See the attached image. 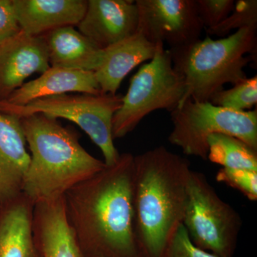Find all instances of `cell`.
<instances>
[{"label": "cell", "mask_w": 257, "mask_h": 257, "mask_svg": "<svg viewBox=\"0 0 257 257\" xmlns=\"http://www.w3.org/2000/svg\"><path fill=\"white\" fill-rule=\"evenodd\" d=\"M135 156L120 154L64 195L66 216L83 257H142L134 229Z\"/></svg>", "instance_id": "cell-1"}, {"label": "cell", "mask_w": 257, "mask_h": 257, "mask_svg": "<svg viewBox=\"0 0 257 257\" xmlns=\"http://www.w3.org/2000/svg\"><path fill=\"white\" fill-rule=\"evenodd\" d=\"M190 162L157 147L135 157L134 229L142 257H168L188 199Z\"/></svg>", "instance_id": "cell-2"}, {"label": "cell", "mask_w": 257, "mask_h": 257, "mask_svg": "<svg viewBox=\"0 0 257 257\" xmlns=\"http://www.w3.org/2000/svg\"><path fill=\"white\" fill-rule=\"evenodd\" d=\"M31 155L23 192L36 204L64 197L106 167L79 143L80 135L44 114L21 118Z\"/></svg>", "instance_id": "cell-3"}, {"label": "cell", "mask_w": 257, "mask_h": 257, "mask_svg": "<svg viewBox=\"0 0 257 257\" xmlns=\"http://www.w3.org/2000/svg\"><path fill=\"white\" fill-rule=\"evenodd\" d=\"M256 29H240L219 40L207 36L177 48L169 49L176 72L183 79L187 99L210 101L224 84H238L247 78L244 69L256 51Z\"/></svg>", "instance_id": "cell-4"}, {"label": "cell", "mask_w": 257, "mask_h": 257, "mask_svg": "<svg viewBox=\"0 0 257 257\" xmlns=\"http://www.w3.org/2000/svg\"><path fill=\"white\" fill-rule=\"evenodd\" d=\"M123 96L109 94L66 93L37 99L26 105L12 106L0 101V112L21 118L35 114L63 118L82 128L100 149L106 166L116 163L120 154L114 144L112 120Z\"/></svg>", "instance_id": "cell-5"}, {"label": "cell", "mask_w": 257, "mask_h": 257, "mask_svg": "<svg viewBox=\"0 0 257 257\" xmlns=\"http://www.w3.org/2000/svg\"><path fill=\"white\" fill-rule=\"evenodd\" d=\"M157 44L155 57L143 64L130 79L127 92L112 120L113 139L132 133L144 118L153 111H172L183 99V79L173 67L169 50Z\"/></svg>", "instance_id": "cell-6"}, {"label": "cell", "mask_w": 257, "mask_h": 257, "mask_svg": "<svg viewBox=\"0 0 257 257\" xmlns=\"http://www.w3.org/2000/svg\"><path fill=\"white\" fill-rule=\"evenodd\" d=\"M172 132L169 143L187 156L207 160L208 138L224 134L239 139L257 151V111H234L210 101L187 99L171 111Z\"/></svg>", "instance_id": "cell-7"}, {"label": "cell", "mask_w": 257, "mask_h": 257, "mask_svg": "<svg viewBox=\"0 0 257 257\" xmlns=\"http://www.w3.org/2000/svg\"><path fill=\"white\" fill-rule=\"evenodd\" d=\"M183 225L198 248L219 257L234 256L241 216L219 197L202 172L191 171Z\"/></svg>", "instance_id": "cell-8"}, {"label": "cell", "mask_w": 257, "mask_h": 257, "mask_svg": "<svg viewBox=\"0 0 257 257\" xmlns=\"http://www.w3.org/2000/svg\"><path fill=\"white\" fill-rule=\"evenodd\" d=\"M138 32L149 42L177 48L199 40L203 27L195 0H136Z\"/></svg>", "instance_id": "cell-9"}, {"label": "cell", "mask_w": 257, "mask_h": 257, "mask_svg": "<svg viewBox=\"0 0 257 257\" xmlns=\"http://www.w3.org/2000/svg\"><path fill=\"white\" fill-rule=\"evenodd\" d=\"M44 36L33 37L22 31L0 43V101L24 84L35 73L50 68Z\"/></svg>", "instance_id": "cell-10"}, {"label": "cell", "mask_w": 257, "mask_h": 257, "mask_svg": "<svg viewBox=\"0 0 257 257\" xmlns=\"http://www.w3.org/2000/svg\"><path fill=\"white\" fill-rule=\"evenodd\" d=\"M78 31L101 49L138 32V11L133 0H87Z\"/></svg>", "instance_id": "cell-11"}, {"label": "cell", "mask_w": 257, "mask_h": 257, "mask_svg": "<svg viewBox=\"0 0 257 257\" xmlns=\"http://www.w3.org/2000/svg\"><path fill=\"white\" fill-rule=\"evenodd\" d=\"M30 162L21 119L0 112V204L23 192Z\"/></svg>", "instance_id": "cell-12"}, {"label": "cell", "mask_w": 257, "mask_h": 257, "mask_svg": "<svg viewBox=\"0 0 257 257\" xmlns=\"http://www.w3.org/2000/svg\"><path fill=\"white\" fill-rule=\"evenodd\" d=\"M22 31L43 36L57 29L77 26L87 11V0H13Z\"/></svg>", "instance_id": "cell-13"}, {"label": "cell", "mask_w": 257, "mask_h": 257, "mask_svg": "<svg viewBox=\"0 0 257 257\" xmlns=\"http://www.w3.org/2000/svg\"><path fill=\"white\" fill-rule=\"evenodd\" d=\"M34 236L41 257H83L67 221L64 197L37 203Z\"/></svg>", "instance_id": "cell-14"}, {"label": "cell", "mask_w": 257, "mask_h": 257, "mask_svg": "<svg viewBox=\"0 0 257 257\" xmlns=\"http://www.w3.org/2000/svg\"><path fill=\"white\" fill-rule=\"evenodd\" d=\"M157 50V45L138 32L103 49L102 61L94 72L101 92L116 95L127 74L145 61L152 60Z\"/></svg>", "instance_id": "cell-15"}, {"label": "cell", "mask_w": 257, "mask_h": 257, "mask_svg": "<svg viewBox=\"0 0 257 257\" xmlns=\"http://www.w3.org/2000/svg\"><path fill=\"white\" fill-rule=\"evenodd\" d=\"M66 93L99 94L101 92L94 72L50 67L38 78L24 83L1 102L24 106L41 98Z\"/></svg>", "instance_id": "cell-16"}, {"label": "cell", "mask_w": 257, "mask_h": 257, "mask_svg": "<svg viewBox=\"0 0 257 257\" xmlns=\"http://www.w3.org/2000/svg\"><path fill=\"white\" fill-rule=\"evenodd\" d=\"M35 205L23 192L0 204V257H41L34 236Z\"/></svg>", "instance_id": "cell-17"}, {"label": "cell", "mask_w": 257, "mask_h": 257, "mask_svg": "<svg viewBox=\"0 0 257 257\" xmlns=\"http://www.w3.org/2000/svg\"><path fill=\"white\" fill-rule=\"evenodd\" d=\"M50 67L94 72L101 63L103 50L74 27H64L43 35Z\"/></svg>", "instance_id": "cell-18"}, {"label": "cell", "mask_w": 257, "mask_h": 257, "mask_svg": "<svg viewBox=\"0 0 257 257\" xmlns=\"http://www.w3.org/2000/svg\"><path fill=\"white\" fill-rule=\"evenodd\" d=\"M207 142V160L223 168L257 172V151L241 140L224 134H214Z\"/></svg>", "instance_id": "cell-19"}, {"label": "cell", "mask_w": 257, "mask_h": 257, "mask_svg": "<svg viewBox=\"0 0 257 257\" xmlns=\"http://www.w3.org/2000/svg\"><path fill=\"white\" fill-rule=\"evenodd\" d=\"M210 102L234 111H244L251 109L257 102L256 75L251 78L247 77L229 89L219 91L212 96Z\"/></svg>", "instance_id": "cell-20"}, {"label": "cell", "mask_w": 257, "mask_h": 257, "mask_svg": "<svg viewBox=\"0 0 257 257\" xmlns=\"http://www.w3.org/2000/svg\"><path fill=\"white\" fill-rule=\"evenodd\" d=\"M257 28L256 0H238L235 2L233 11L222 23L214 28L206 30L208 35L221 38L230 32L240 29Z\"/></svg>", "instance_id": "cell-21"}, {"label": "cell", "mask_w": 257, "mask_h": 257, "mask_svg": "<svg viewBox=\"0 0 257 257\" xmlns=\"http://www.w3.org/2000/svg\"><path fill=\"white\" fill-rule=\"evenodd\" d=\"M216 179L218 182L239 191L248 200H257V172L222 167L218 171Z\"/></svg>", "instance_id": "cell-22"}, {"label": "cell", "mask_w": 257, "mask_h": 257, "mask_svg": "<svg viewBox=\"0 0 257 257\" xmlns=\"http://www.w3.org/2000/svg\"><path fill=\"white\" fill-rule=\"evenodd\" d=\"M196 8L204 29L217 26L234 8V0H195Z\"/></svg>", "instance_id": "cell-23"}, {"label": "cell", "mask_w": 257, "mask_h": 257, "mask_svg": "<svg viewBox=\"0 0 257 257\" xmlns=\"http://www.w3.org/2000/svg\"><path fill=\"white\" fill-rule=\"evenodd\" d=\"M168 257H219L196 246L182 224L176 233L169 250Z\"/></svg>", "instance_id": "cell-24"}, {"label": "cell", "mask_w": 257, "mask_h": 257, "mask_svg": "<svg viewBox=\"0 0 257 257\" xmlns=\"http://www.w3.org/2000/svg\"><path fill=\"white\" fill-rule=\"evenodd\" d=\"M20 32L21 28L15 15L13 0H0V43Z\"/></svg>", "instance_id": "cell-25"}]
</instances>
